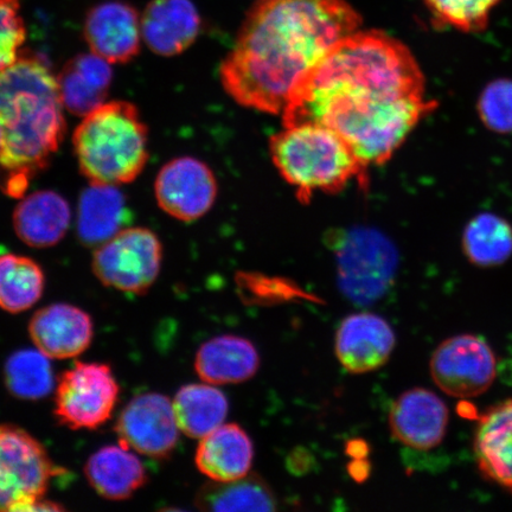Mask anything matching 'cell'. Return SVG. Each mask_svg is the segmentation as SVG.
<instances>
[{"label":"cell","instance_id":"obj_1","mask_svg":"<svg viewBox=\"0 0 512 512\" xmlns=\"http://www.w3.org/2000/svg\"><path fill=\"white\" fill-rule=\"evenodd\" d=\"M437 107L411 49L386 32L357 30L298 83L281 115L284 126L331 128L369 168L388 162Z\"/></svg>","mask_w":512,"mask_h":512},{"label":"cell","instance_id":"obj_2","mask_svg":"<svg viewBox=\"0 0 512 512\" xmlns=\"http://www.w3.org/2000/svg\"><path fill=\"white\" fill-rule=\"evenodd\" d=\"M361 24L347 0H260L221 64L222 86L241 106L281 114L298 83Z\"/></svg>","mask_w":512,"mask_h":512},{"label":"cell","instance_id":"obj_3","mask_svg":"<svg viewBox=\"0 0 512 512\" xmlns=\"http://www.w3.org/2000/svg\"><path fill=\"white\" fill-rule=\"evenodd\" d=\"M63 107L57 76L37 56L19 55L0 70V166L8 172L9 195L21 196L60 149Z\"/></svg>","mask_w":512,"mask_h":512},{"label":"cell","instance_id":"obj_4","mask_svg":"<svg viewBox=\"0 0 512 512\" xmlns=\"http://www.w3.org/2000/svg\"><path fill=\"white\" fill-rule=\"evenodd\" d=\"M73 145L79 168L91 184L131 183L149 160V130L138 108L126 101L105 102L83 117Z\"/></svg>","mask_w":512,"mask_h":512},{"label":"cell","instance_id":"obj_5","mask_svg":"<svg viewBox=\"0 0 512 512\" xmlns=\"http://www.w3.org/2000/svg\"><path fill=\"white\" fill-rule=\"evenodd\" d=\"M280 175L306 203L316 192L341 191L357 179L367 182V166L337 132L319 124L284 126L270 140Z\"/></svg>","mask_w":512,"mask_h":512},{"label":"cell","instance_id":"obj_6","mask_svg":"<svg viewBox=\"0 0 512 512\" xmlns=\"http://www.w3.org/2000/svg\"><path fill=\"white\" fill-rule=\"evenodd\" d=\"M59 475L40 441L21 427L0 425V512H27Z\"/></svg>","mask_w":512,"mask_h":512},{"label":"cell","instance_id":"obj_7","mask_svg":"<svg viewBox=\"0 0 512 512\" xmlns=\"http://www.w3.org/2000/svg\"><path fill=\"white\" fill-rule=\"evenodd\" d=\"M120 386L106 363L75 362L57 381L54 414L73 431H94L112 418Z\"/></svg>","mask_w":512,"mask_h":512},{"label":"cell","instance_id":"obj_8","mask_svg":"<svg viewBox=\"0 0 512 512\" xmlns=\"http://www.w3.org/2000/svg\"><path fill=\"white\" fill-rule=\"evenodd\" d=\"M163 262V245L147 228L120 230L94 252L95 277L107 287L142 294L156 283Z\"/></svg>","mask_w":512,"mask_h":512},{"label":"cell","instance_id":"obj_9","mask_svg":"<svg viewBox=\"0 0 512 512\" xmlns=\"http://www.w3.org/2000/svg\"><path fill=\"white\" fill-rule=\"evenodd\" d=\"M432 379L444 393L470 399L488 390L497 376L494 350L482 337L463 334L446 339L433 352Z\"/></svg>","mask_w":512,"mask_h":512},{"label":"cell","instance_id":"obj_10","mask_svg":"<svg viewBox=\"0 0 512 512\" xmlns=\"http://www.w3.org/2000/svg\"><path fill=\"white\" fill-rule=\"evenodd\" d=\"M339 277L351 294L376 296L392 280L396 267L395 248L380 232L354 228L337 239Z\"/></svg>","mask_w":512,"mask_h":512},{"label":"cell","instance_id":"obj_11","mask_svg":"<svg viewBox=\"0 0 512 512\" xmlns=\"http://www.w3.org/2000/svg\"><path fill=\"white\" fill-rule=\"evenodd\" d=\"M177 420L168 396L145 393L127 403L115 424L119 444L147 458L168 459L178 444Z\"/></svg>","mask_w":512,"mask_h":512},{"label":"cell","instance_id":"obj_12","mask_svg":"<svg viewBox=\"0 0 512 512\" xmlns=\"http://www.w3.org/2000/svg\"><path fill=\"white\" fill-rule=\"evenodd\" d=\"M155 195L166 214L183 222L196 221L214 206L216 177L200 159L176 158L160 169Z\"/></svg>","mask_w":512,"mask_h":512},{"label":"cell","instance_id":"obj_13","mask_svg":"<svg viewBox=\"0 0 512 512\" xmlns=\"http://www.w3.org/2000/svg\"><path fill=\"white\" fill-rule=\"evenodd\" d=\"M448 420L450 412L446 403L425 388L402 393L389 412L393 437L416 451H430L443 443Z\"/></svg>","mask_w":512,"mask_h":512},{"label":"cell","instance_id":"obj_14","mask_svg":"<svg viewBox=\"0 0 512 512\" xmlns=\"http://www.w3.org/2000/svg\"><path fill=\"white\" fill-rule=\"evenodd\" d=\"M83 34L93 54L110 63H127L139 54L142 19L131 4L108 0L88 11Z\"/></svg>","mask_w":512,"mask_h":512},{"label":"cell","instance_id":"obj_15","mask_svg":"<svg viewBox=\"0 0 512 512\" xmlns=\"http://www.w3.org/2000/svg\"><path fill=\"white\" fill-rule=\"evenodd\" d=\"M396 338L392 326L374 313L348 316L337 330L335 351L339 363L351 374L380 369L393 354Z\"/></svg>","mask_w":512,"mask_h":512},{"label":"cell","instance_id":"obj_16","mask_svg":"<svg viewBox=\"0 0 512 512\" xmlns=\"http://www.w3.org/2000/svg\"><path fill=\"white\" fill-rule=\"evenodd\" d=\"M35 347L54 360L78 357L92 344L91 316L72 304H53L38 310L29 323Z\"/></svg>","mask_w":512,"mask_h":512},{"label":"cell","instance_id":"obj_17","mask_svg":"<svg viewBox=\"0 0 512 512\" xmlns=\"http://www.w3.org/2000/svg\"><path fill=\"white\" fill-rule=\"evenodd\" d=\"M202 19L191 0H151L142 16V36L153 53L174 57L194 44Z\"/></svg>","mask_w":512,"mask_h":512},{"label":"cell","instance_id":"obj_18","mask_svg":"<svg viewBox=\"0 0 512 512\" xmlns=\"http://www.w3.org/2000/svg\"><path fill=\"white\" fill-rule=\"evenodd\" d=\"M473 451L480 473L512 492V399L480 416Z\"/></svg>","mask_w":512,"mask_h":512},{"label":"cell","instance_id":"obj_19","mask_svg":"<svg viewBox=\"0 0 512 512\" xmlns=\"http://www.w3.org/2000/svg\"><path fill=\"white\" fill-rule=\"evenodd\" d=\"M254 445L238 424L222 425L201 439L195 462L197 469L213 482H230L252 469Z\"/></svg>","mask_w":512,"mask_h":512},{"label":"cell","instance_id":"obj_20","mask_svg":"<svg viewBox=\"0 0 512 512\" xmlns=\"http://www.w3.org/2000/svg\"><path fill=\"white\" fill-rule=\"evenodd\" d=\"M70 220L68 202L55 191L42 190L19 202L12 222L19 240L42 249L54 247L64 238Z\"/></svg>","mask_w":512,"mask_h":512},{"label":"cell","instance_id":"obj_21","mask_svg":"<svg viewBox=\"0 0 512 512\" xmlns=\"http://www.w3.org/2000/svg\"><path fill=\"white\" fill-rule=\"evenodd\" d=\"M85 476L96 494L110 501H125L147 483V472L136 452L110 445L88 458Z\"/></svg>","mask_w":512,"mask_h":512},{"label":"cell","instance_id":"obj_22","mask_svg":"<svg viewBox=\"0 0 512 512\" xmlns=\"http://www.w3.org/2000/svg\"><path fill=\"white\" fill-rule=\"evenodd\" d=\"M260 368L255 345L236 335L217 336L201 345L195 357L200 379L210 384H236L251 380Z\"/></svg>","mask_w":512,"mask_h":512},{"label":"cell","instance_id":"obj_23","mask_svg":"<svg viewBox=\"0 0 512 512\" xmlns=\"http://www.w3.org/2000/svg\"><path fill=\"white\" fill-rule=\"evenodd\" d=\"M110 64L93 53L75 56L67 62L57 76V82L63 106L68 112L86 117L105 104L113 80Z\"/></svg>","mask_w":512,"mask_h":512},{"label":"cell","instance_id":"obj_24","mask_svg":"<svg viewBox=\"0 0 512 512\" xmlns=\"http://www.w3.org/2000/svg\"><path fill=\"white\" fill-rule=\"evenodd\" d=\"M130 216L123 192L114 185L91 184L82 192L78 236L83 246L98 248L123 230Z\"/></svg>","mask_w":512,"mask_h":512},{"label":"cell","instance_id":"obj_25","mask_svg":"<svg viewBox=\"0 0 512 512\" xmlns=\"http://www.w3.org/2000/svg\"><path fill=\"white\" fill-rule=\"evenodd\" d=\"M172 406L179 431L192 439H202L222 426L229 412L227 396L210 383L182 387Z\"/></svg>","mask_w":512,"mask_h":512},{"label":"cell","instance_id":"obj_26","mask_svg":"<svg viewBox=\"0 0 512 512\" xmlns=\"http://www.w3.org/2000/svg\"><path fill=\"white\" fill-rule=\"evenodd\" d=\"M195 503L204 511H274L278 504L271 486L255 473L204 485Z\"/></svg>","mask_w":512,"mask_h":512},{"label":"cell","instance_id":"obj_27","mask_svg":"<svg viewBox=\"0 0 512 512\" xmlns=\"http://www.w3.org/2000/svg\"><path fill=\"white\" fill-rule=\"evenodd\" d=\"M462 246L472 265L502 266L512 256V226L497 214H478L467 222Z\"/></svg>","mask_w":512,"mask_h":512},{"label":"cell","instance_id":"obj_28","mask_svg":"<svg viewBox=\"0 0 512 512\" xmlns=\"http://www.w3.org/2000/svg\"><path fill=\"white\" fill-rule=\"evenodd\" d=\"M46 277L40 265L27 256H0V309L21 313L43 296Z\"/></svg>","mask_w":512,"mask_h":512},{"label":"cell","instance_id":"obj_29","mask_svg":"<svg viewBox=\"0 0 512 512\" xmlns=\"http://www.w3.org/2000/svg\"><path fill=\"white\" fill-rule=\"evenodd\" d=\"M50 358L40 350L14 352L5 362L6 389L16 399L41 400L54 388V373Z\"/></svg>","mask_w":512,"mask_h":512},{"label":"cell","instance_id":"obj_30","mask_svg":"<svg viewBox=\"0 0 512 512\" xmlns=\"http://www.w3.org/2000/svg\"><path fill=\"white\" fill-rule=\"evenodd\" d=\"M502 0H424L438 27L477 34L488 28L492 10Z\"/></svg>","mask_w":512,"mask_h":512},{"label":"cell","instance_id":"obj_31","mask_svg":"<svg viewBox=\"0 0 512 512\" xmlns=\"http://www.w3.org/2000/svg\"><path fill=\"white\" fill-rule=\"evenodd\" d=\"M477 112L489 131L512 133V80L502 78L488 83L479 95Z\"/></svg>","mask_w":512,"mask_h":512},{"label":"cell","instance_id":"obj_32","mask_svg":"<svg viewBox=\"0 0 512 512\" xmlns=\"http://www.w3.org/2000/svg\"><path fill=\"white\" fill-rule=\"evenodd\" d=\"M25 35L21 0H0V70L18 59Z\"/></svg>","mask_w":512,"mask_h":512},{"label":"cell","instance_id":"obj_33","mask_svg":"<svg viewBox=\"0 0 512 512\" xmlns=\"http://www.w3.org/2000/svg\"><path fill=\"white\" fill-rule=\"evenodd\" d=\"M369 473V464L364 462L363 458H357L356 462L352 463L350 475L357 480H363Z\"/></svg>","mask_w":512,"mask_h":512},{"label":"cell","instance_id":"obj_34","mask_svg":"<svg viewBox=\"0 0 512 512\" xmlns=\"http://www.w3.org/2000/svg\"><path fill=\"white\" fill-rule=\"evenodd\" d=\"M348 452L350 456L357 458H363L368 453V445L363 444L362 440H352L348 445Z\"/></svg>","mask_w":512,"mask_h":512},{"label":"cell","instance_id":"obj_35","mask_svg":"<svg viewBox=\"0 0 512 512\" xmlns=\"http://www.w3.org/2000/svg\"><path fill=\"white\" fill-rule=\"evenodd\" d=\"M2 142H3L2 128H0V149H2Z\"/></svg>","mask_w":512,"mask_h":512}]
</instances>
